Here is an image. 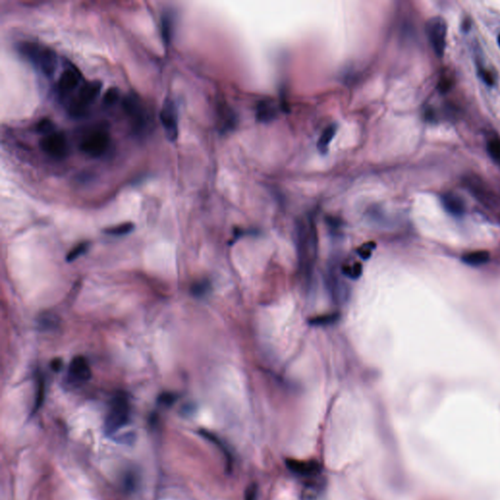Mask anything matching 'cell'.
Wrapping results in <instances>:
<instances>
[{
	"label": "cell",
	"mask_w": 500,
	"mask_h": 500,
	"mask_svg": "<svg viewBox=\"0 0 500 500\" xmlns=\"http://www.w3.org/2000/svg\"><path fill=\"white\" fill-rule=\"evenodd\" d=\"M20 53L45 76H52L58 68L56 52L40 43L23 42L19 45Z\"/></svg>",
	"instance_id": "cell-1"
},
{
	"label": "cell",
	"mask_w": 500,
	"mask_h": 500,
	"mask_svg": "<svg viewBox=\"0 0 500 500\" xmlns=\"http://www.w3.org/2000/svg\"><path fill=\"white\" fill-rule=\"evenodd\" d=\"M297 236L302 269L310 273L317 253V232L314 223L311 220H301L298 223Z\"/></svg>",
	"instance_id": "cell-2"
},
{
	"label": "cell",
	"mask_w": 500,
	"mask_h": 500,
	"mask_svg": "<svg viewBox=\"0 0 500 500\" xmlns=\"http://www.w3.org/2000/svg\"><path fill=\"white\" fill-rule=\"evenodd\" d=\"M130 419V405L124 394H118L111 403L104 429L108 435H114L123 428Z\"/></svg>",
	"instance_id": "cell-3"
},
{
	"label": "cell",
	"mask_w": 500,
	"mask_h": 500,
	"mask_svg": "<svg viewBox=\"0 0 500 500\" xmlns=\"http://www.w3.org/2000/svg\"><path fill=\"white\" fill-rule=\"evenodd\" d=\"M102 89V84L100 81H92L87 82L84 85L80 86L77 91L75 97L71 99L69 104V112L72 117H81L83 116L89 107L95 102V100L99 97Z\"/></svg>",
	"instance_id": "cell-4"
},
{
	"label": "cell",
	"mask_w": 500,
	"mask_h": 500,
	"mask_svg": "<svg viewBox=\"0 0 500 500\" xmlns=\"http://www.w3.org/2000/svg\"><path fill=\"white\" fill-rule=\"evenodd\" d=\"M109 133L101 128L91 131L84 136L80 142V150L92 157H98L104 154L110 146Z\"/></svg>",
	"instance_id": "cell-5"
},
{
	"label": "cell",
	"mask_w": 500,
	"mask_h": 500,
	"mask_svg": "<svg viewBox=\"0 0 500 500\" xmlns=\"http://www.w3.org/2000/svg\"><path fill=\"white\" fill-rule=\"evenodd\" d=\"M446 24L441 17H434L426 25V33L438 57H442L446 45Z\"/></svg>",
	"instance_id": "cell-6"
},
{
	"label": "cell",
	"mask_w": 500,
	"mask_h": 500,
	"mask_svg": "<svg viewBox=\"0 0 500 500\" xmlns=\"http://www.w3.org/2000/svg\"><path fill=\"white\" fill-rule=\"evenodd\" d=\"M40 147L47 155L55 159H63L69 153V144L66 136L56 131L45 135L41 139Z\"/></svg>",
	"instance_id": "cell-7"
},
{
	"label": "cell",
	"mask_w": 500,
	"mask_h": 500,
	"mask_svg": "<svg viewBox=\"0 0 500 500\" xmlns=\"http://www.w3.org/2000/svg\"><path fill=\"white\" fill-rule=\"evenodd\" d=\"M159 119L170 142H175L179 134V119L176 105L172 100H165L161 108Z\"/></svg>",
	"instance_id": "cell-8"
},
{
	"label": "cell",
	"mask_w": 500,
	"mask_h": 500,
	"mask_svg": "<svg viewBox=\"0 0 500 500\" xmlns=\"http://www.w3.org/2000/svg\"><path fill=\"white\" fill-rule=\"evenodd\" d=\"M80 82H81V74L77 69L71 67L66 69L61 74L57 85V91L60 98L62 100L69 98L76 89L78 88Z\"/></svg>",
	"instance_id": "cell-9"
},
{
	"label": "cell",
	"mask_w": 500,
	"mask_h": 500,
	"mask_svg": "<svg viewBox=\"0 0 500 500\" xmlns=\"http://www.w3.org/2000/svg\"><path fill=\"white\" fill-rule=\"evenodd\" d=\"M286 467L300 477L314 478L319 477L322 472V466L318 461H302L296 459H286Z\"/></svg>",
	"instance_id": "cell-10"
},
{
	"label": "cell",
	"mask_w": 500,
	"mask_h": 500,
	"mask_svg": "<svg viewBox=\"0 0 500 500\" xmlns=\"http://www.w3.org/2000/svg\"><path fill=\"white\" fill-rule=\"evenodd\" d=\"M70 376L76 382H85L92 376L91 368L86 358L82 356H76L70 364Z\"/></svg>",
	"instance_id": "cell-11"
},
{
	"label": "cell",
	"mask_w": 500,
	"mask_h": 500,
	"mask_svg": "<svg viewBox=\"0 0 500 500\" xmlns=\"http://www.w3.org/2000/svg\"><path fill=\"white\" fill-rule=\"evenodd\" d=\"M124 111L133 121L137 130H143L146 126L145 113L139 103L134 97H129L124 101Z\"/></svg>",
	"instance_id": "cell-12"
},
{
	"label": "cell",
	"mask_w": 500,
	"mask_h": 500,
	"mask_svg": "<svg viewBox=\"0 0 500 500\" xmlns=\"http://www.w3.org/2000/svg\"><path fill=\"white\" fill-rule=\"evenodd\" d=\"M441 203L444 209L451 215L461 216L465 211V206L463 201L452 193L444 194L441 198Z\"/></svg>",
	"instance_id": "cell-13"
},
{
	"label": "cell",
	"mask_w": 500,
	"mask_h": 500,
	"mask_svg": "<svg viewBox=\"0 0 500 500\" xmlns=\"http://www.w3.org/2000/svg\"><path fill=\"white\" fill-rule=\"evenodd\" d=\"M278 110L276 105L271 101H262L257 107L256 118L262 122H270L277 118Z\"/></svg>",
	"instance_id": "cell-14"
},
{
	"label": "cell",
	"mask_w": 500,
	"mask_h": 500,
	"mask_svg": "<svg viewBox=\"0 0 500 500\" xmlns=\"http://www.w3.org/2000/svg\"><path fill=\"white\" fill-rule=\"evenodd\" d=\"M336 132H337L336 124H331L324 129V132L322 133L318 141V148L321 152L324 153L327 150L328 146L331 143L332 139L334 138Z\"/></svg>",
	"instance_id": "cell-15"
},
{
	"label": "cell",
	"mask_w": 500,
	"mask_h": 500,
	"mask_svg": "<svg viewBox=\"0 0 500 500\" xmlns=\"http://www.w3.org/2000/svg\"><path fill=\"white\" fill-rule=\"evenodd\" d=\"M490 259V254L487 251L480 250V251H474L470 253H466L462 257V261L465 264L471 266H479L485 264L489 261Z\"/></svg>",
	"instance_id": "cell-16"
},
{
	"label": "cell",
	"mask_w": 500,
	"mask_h": 500,
	"mask_svg": "<svg viewBox=\"0 0 500 500\" xmlns=\"http://www.w3.org/2000/svg\"><path fill=\"white\" fill-rule=\"evenodd\" d=\"M133 230H134V224H132V223H130V222H127V223H123V224H120V225H118V226H115V227L109 228V229H107V230L105 231V233L110 235L120 236V235H124L129 234V233H131Z\"/></svg>",
	"instance_id": "cell-17"
},
{
	"label": "cell",
	"mask_w": 500,
	"mask_h": 500,
	"mask_svg": "<svg viewBox=\"0 0 500 500\" xmlns=\"http://www.w3.org/2000/svg\"><path fill=\"white\" fill-rule=\"evenodd\" d=\"M89 248L88 242H81L78 245H76L74 248H72L68 256H67V261L68 262H72L79 258L81 255H83L85 252H87Z\"/></svg>",
	"instance_id": "cell-18"
},
{
	"label": "cell",
	"mask_w": 500,
	"mask_h": 500,
	"mask_svg": "<svg viewBox=\"0 0 500 500\" xmlns=\"http://www.w3.org/2000/svg\"><path fill=\"white\" fill-rule=\"evenodd\" d=\"M172 20L169 16L165 15L162 17V22H161V32H162V38L163 41L168 44L171 38V30H172Z\"/></svg>",
	"instance_id": "cell-19"
},
{
	"label": "cell",
	"mask_w": 500,
	"mask_h": 500,
	"mask_svg": "<svg viewBox=\"0 0 500 500\" xmlns=\"http://www.w3.org/2000/svg\"><path fill=\"white\" fill-rule=\"evenodd\" d=\"M118 99H119L118 89L116 87H112L105 93V95L103 97V103L105 106L111 107V106H114L118 102Z\"/></svg>",
	"instance_id": "cell-20"
},
{
	"label": "cell",
	"mask_w": 500,
	"mask_h": 500,
	"mask_svg": "<svg viewBox=\"0 0 500 500\" xmlns=\"http://www.w3.org/2000/svg\"><path fill=\"white\" fill-rule=\"evenodd\" d=\"M488 151L495 160L500 162V141L499 140L491 141L488 144Z\"/></svg>",
	"instance_id": "cell-21"
},
{
	"label": "cell",
	"mask_w": 500,
	"mask_h": 500,
	"mask_svg": "<svg viewBox=\"0 0 500 500\" xmlns=\"http://www.w3.org/2000/svg\"><path fill=\"white\" fill-rule=\"evenodd\" d=\"M177 401V396L175 394L173 393H163L161 394L158 399H157V402L159 405H162L164 407H170L172 406L175 402Z\"/></svg>",
	"instance_id": "cell-22"
},
{
	"label": "cell",
	"mask_w": 500,
	"mask_h": 500,
	"mask_svg": "<svg viewBox=\"0 0 500 500\" xmlns=\"http://www.w3.org/2000/svg\"><path fill=\"white\" fill-rule=\"evenodd\" d=\"M53 128H54V124L48 118L40 120L38 122V124H37V130L39 132L43 133L44 136L47 135V134H49V133H51V132H53Z\"/></svg>",
	"instance_id": "cell-23"
},
{
	"label": "cell",
	"mask_w": 500,
	"mask_h": 500,
	"mask_svg": "<svg viewBox=\"0 0 500 500\" xmlns=\"http://www.w3.org/2000/svg\"><path fill=\"white\" fill-rule=\"evenodd\" d=\"M209 287V284L207 282H200L195 285H193L191 288V292L195 296H203L206 294Z\"/></svg>",
	"instance_id": "cell-24"
},
{
	"label": "cell",
	"mask_w": 500,
	"mask_h": 500,
	"mask_svg": "<svg viewBox=\"0 0 500 500\" xmlns=\"http://www.w3.org/2000/svg\"><path fill=\"white\" fill-rule=\"evenodd\" d=\"M44 398V382L42 380L39 381L38 384V389L36 393V398H35V405H34V411L38 410L43 402Z\"/></svg>",
	"instance_id": "cell-25"
},
{
	"label": "cell",
	"mask_w": 500,
	"mask_h": 500,
	"mask_svg": "<svg viewBox=\"0 0 500 500\" xmlns=\"http://www.w3.org/2000/svg\"><path fill=\"white\" fill-rule=\"evenodd\" d=\"M55 316H51L49 314H46L45 316H42L41 319H40V325L45 327V328H49V327H54V325H56V321H55Z\"/></svg>",
	"instance_id": "cell-26"
},
{
	"label": "cell",
	"mask_w": 500,
	"mask_h": 500,
	"mask_svg": "<svg viewBox=\"0 0 500 500\" xmlns=\"http://www.w3.org/2000/svg\"><path fill=\"white\" fill-rule=\"evenodd\" d=\"M480 75L481 77L483 78V80L488 84V85H493L494 84V77H493V74L490 73L489 71H485V70H481L480 71Z\"/></svg>",
	"instance_id": "cell-27"
},
{
	"label": "cell",
	"mask_w": 500,
	"mask_h": 500,
	"mask_svg": "<svg viewBox=\"0 0 500 500\" xmlns=\"http://www.w3.org/2000/svg\"><path fill=\"white\" fill-rule=\"evenodd\" d=\"M257 496V488L255 485L250 486L245 494V500H256Z\"/></svg>",
	"instance_id": "cell-28"
},
{
	"label": "cell",
	"mask_w": 500,
	"mask_h": 500,
	"mask_svg": "<svg viewBox=\"0 0 500 500\" xmlns=\"http://www.w3.org/2000/svg\"><path fill=\"white\" fill-rule=\"evenodd\" d=\"M62 365H63V361L62 359L57 357V358H54L52 361H51V368L54 370V371H60L61 368H62Z\"/></svg>",
	"instance_id": "cell-29"
},
{
	"label": "cell",
	"mask_w": 500,
	"mask_h": 500,
	"mask_svg": "<svg viewBox=\"0 0 500 500\" xmlns=\"http://www.w3.org/2000/svg\"><path fill=\"white\" fill-rule=\"evenodd\" d=\"M450 87H451V83L447 79H442L439 83V89L441 90V92H446Z\"/></svg>",
	"instance_id": "cell-30"
},
{
	"label": "cell",
	"mask_w": 500,
	"mask_h": 500,
	"mask_svg": "<svg viewBox=\"0 0 500 500\" xmlns=\"http://www.w3.org/2000/svg\"><path fill=\"white\" fill-rule=\"evenodd\" d=\"M498 40H499V45H500V35L499 36V39H498Z\"/></svg>",
	"instance_id": "cell-31"
}]
</instances>
